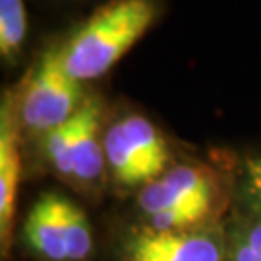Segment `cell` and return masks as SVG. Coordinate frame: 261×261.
I'll use <instances>...</instances> for the list:
<instances>
[{"mask_svg":"<svg viewBox=\"0 0 261 261\" xmlns=\"http://www.w3.org/2000/svg\"><path fill=\"white\" fill-rule=\"evenodd\" d=\"M159 0H109L62 43L66 72L80 84L103 77L157 21Z\"/></svg>","mask_w":261,"mask_h":261,"instance_id":"6da1fadb","label":"cell"},{"mask_svg":"<svg viewBox=\"0 0 261 261\" xmlns=\"http://www.w3.org/2000/svg\"><path fill=\"white\" fill-rule=\"evenodd\" d=\"M217 203L219 184L213 172L188 163L168 167L138 194V207L147 228L163 232L207 226Z\"/></svg>","mask_w":261,"mask_h":261,"instance_id":"7a4b0ae2","label":"cell"},{"mask_svg":"<svg viewBox=\"0 0 261 261\" xmlns=\"http://www.w3.org/2000/svg\"><path fill=\"white\" fill-rule=\"evenodd\" d=\"M84 84L66 72L62 60V43L43 50L31 68L23 91L18 97V116L21 130L47 136L62 126L85 103Z\"/></svg>","mask_w":261,"mask_h":261,"instance_id":"3957f363","label":"cell"},{"mask_svg":"<svg viewBox=\"0 0 261 261\" xmlns=\"http://www.w3.org/2000/svg\"><path fill=\"white\" fill-rule=\"evenodd\" d=\"M43 151L58 176L80 188L99 186L107 172L101 103L87 97L70 120L43 136Z\"/></svg>","mask_w":261,"mask_h":261,"instance_id":"277c9868","label":"cell"},{"mask_svg":"<svg viewBox=\"0 0 261 261\" xmlns=\"http://www.w3.org/2000/svg\"><path fill=\"white\" fill-rule=\"evenodd\" d=\"M23 240L43 261H87L93 252V232L85 213L58 192L41 194L29 209Z\"/></svg>","mask_w":261,"mask_h":261,"instance_id":"5b68a950","label":"cell"},{"mask_svg":"<svg viewBox=\"0 0 261 261\" xmlns=\"http://www.w3.org/2000/svg\"><path fill=\"white\" fill-rule=\"evenodd\" d=\"M107 170L126 188H143L168 168V147L155 124L140 114L112 122L103 134Z\"/></svg>","mask_w":261,"mask_h":261,"instance_id":"8992f818","label":"cell"},{"mask_svg":"<svg viewBox=\"0 0 261 261\" xmlns=\"http://www.w3.org/2000/svg\"><path fill=\"white\" fill-rule=\"evenodd\" d=\"M226 236L215 226L163 232L134 230L124 242V261H224Z\"/></svg>","mask_w":261,"mask_h":261,"instance_id":"52a82bcc","label":"cell"},{"mask_svg":"<svg viewBox=\"0 0 261 261\" xmlns=\"http://www.w3.org/2000/svg\"><path fill=\"white\" fill-rule=\"evenodd\" d=\"M19 132L21 124L18 116V97L6 91L0 105V246L4 257L12 246L21 176Z\"/></svg>","mask_w":261,"mask_h":261,"instance_id":"ba28073f","label":"cell"},{"mask_svg":"<svg viewBox=\"0 0 261 261\" xmlns=\"http://www.w3.org/2000/svg\"><path fill=\"white\" fill-rule=\"evenodd\" d=\"M28 39V10L23 0H0V56L16 62Z\"/></svg>","mask_w":261,"mask_h":261,"instance_id":"9c48e42d","label":"cell"},{"mask_svg":"<svg viewBox=\"0 0 261 261\" xmlns=\"http://www.w3.org/2000/svg\"><path fill=\"white\" fill-rule=\"evenodd\" d=\"M224 236V261H261V217L252 215L234 223Z\"/></svg>","mask_w":261,"mask_h":261,"instance_id":"30bf717a","label":"cell"},{"mask_svg":"<svg viewBox=\"0 0 261 261\" xmlns=\"http://www.w3.org/2000/svg\"><path fill=\"white\" fill-rule=\"evenodd\" d=\"M240 192L253 215L261 217V157L246 159L240 176Z\"/></svg>","mask_w":261,"mask_h":261,"instance_id":"8fae6325","label":"cell"}]
</instances>
